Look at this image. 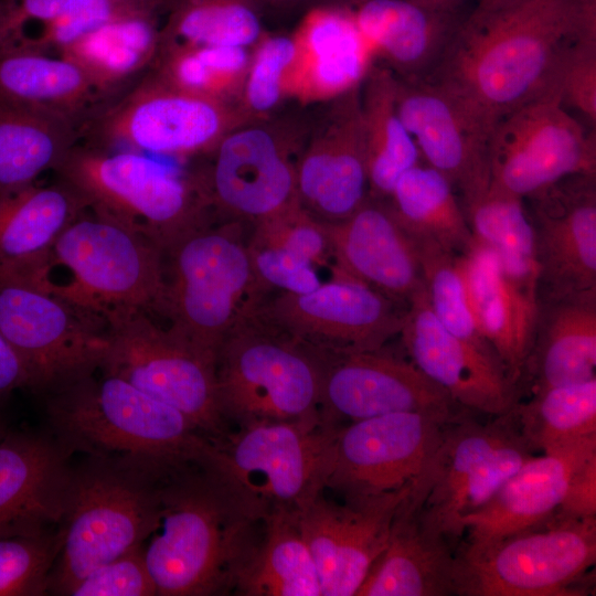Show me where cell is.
Here are the masks:
<instances>
[{"label":"cell","mask_w":596,"mask_h":596,"mask_svg":"<svg viewBox=\"0 0 596 596\" xmlns=\"http://www.w3.org/2000/svg\"><path fill=\"white\" fill-rule=\"evenodd\" d=\"M305 36L312 56L316 82L322 88L342 91L363 75L370 49L351 12H315L306 23Z\"/></svg>","instance_id":"7bdbcfd3"},{"label":"cell","mask_w":596,"mask_h":596,"mask_svg":"<svg viewBox=\"0 0 596 596\" xmlns=\"http://www.w3.org/2000/svg\"><path fill=\"white\" fill-rule=\"evenodd\" d=\"M588 36H596V0H526L501 10H475L424 79L497 123L526 103L560 93L570 50Z\"/></svg>","instance_id":"6da1fadb"},{"label":"cell","mask_w":596,"mask_h":596,"mask_svg":"<svg viewBox=\"0 0 596 596\" xmlns=\"http://www.w3.org/2000/svg\"><path fill=\"white\" fill-rule=\"evenodd\" d=\"M108 350L99 366L183 413L210 439L227 433L216 400L215 363L151 313L132 310L106 319Z\"/></svg>","instance_id":"8fae6325"},{"label":"cell","mask_w":596,"mask_h":596,"mask_svg":"<svg viewBox=\"0 0 596 596\" xmlns=\"http://www.w3.org/2000/svg\"><path fill=\"white\" fill-rule=\"evenodd\" d=\"M243 223L207 221L163 252V292L157 315L215 363L230 331L267 296L255 279Z\"/></svg>","instance_id":"8992f818"},{"label":"cell","mask_w":596,"mask_h":596,"mask_svg":"<svg viewBox=\"0 0 596 596\" xmlns=\"http://www.w3.org/2000/svg\"><path fill=\"white\" fill-rule=\"evenodd\" d=\"M0 332L19 354L30 389L45 394L99 369L106 322L26 284L0 278Z\"/></svg>","instance_id":"4fadbf2b"},{"label":"cell","mask_w":596,"mask_h":596,"mask_svg":"<svg viewBox=\"0 0 596 596\" xmlns=\"http://www.w3.org/2000/svg\"><path fill=\"white\" fill-rule=\"evenodd\" d=\"M295 514L277 513L264 521L257 549L242 571L234 594L322 596L317 567Z\"/></svg>","instance_id":"8d00e7d4"},{"label":"cell","mask_w":596,"mask_h":596,"mask_svg":"<svg viewBox=\"0 0 596 596\" xmlns=\"http://www.w3.org/2000/svg\"><path fill=\"white\" fill-rule=\"evenodd\" d=\"M47 395L50 432L72 455L171 466L195 459L202 435L177 408L103 373Z\"/></svg>","instance_id":"3957f363"},{"label":"cell","mask_w":596,"mask_h":596,"mask_svg":"<svg viewBox=\"0 0 596 596\" xmlns=\"http://www.w3.org/2000/svg\"><path fill=\"white\" fill-rule=\"evenodd\" d=\"M77 141L74 121L0 96V196L53 171Z\"/></svg>","instance_id":"836d02e7"},{"label":"cell","mask_w":596,"mask_h":596,"mask_svg":"<svg viewBox=\"0 0 596 596\" xmlns=\"http://www.w3.org/2000/svg\"><path fill=\"white\" fill-rule=\"evenodd\" d=\"M323 225L332 273L356 279L406 304L424 287L414 241L387 202L368 196L348 217Z\"/></svg>","instance_id":"d4e9b609"},{"label":"cell","mask_w":596,"mask_h":596,"mask_svg":"<svg viewBox=\"0 0 596 596\" xmlns=\"http://www.w3.org/2000/svg\"><path fill=\"white\" fill-rule=\"evenodd\" d=\"M6 279L58 297L105 322L116 312L157 313L163 292V251L86 211L43 257Z\"/></svg>","instance_id":"277c9868"},{"label":"cell","mask_w":596,"mask_h":596,"mask_svg":"<svg viewBox=\"0 0 596 596\" xmlns=\"http://www.w3.org/2000/svg\"><path fill=\"white\" fill-rule=\"evenodd\" d=\"M476 323L520 386L538 309V290L515 281L496 254L473 241L456 256Z\"/></svg>","instance_id":"83f0119b"},{"label":"cell","mask_w":596,"mask_h":596,"mask_svg":"<svg viewBox=\"0 0 596 596\" xmlns=\"http://www.w3.org/2000/svg\"><path fill=\"white\" fill-rule=\"evenodd\" d=\"M8 433V427L2 416L0 415V439Z\"/></svg>","instance_id":"6f0895ef"},{"label":"cell","mask_w":596,"mask_h":596,"mask_svg":"<svg viewBox=\"0 0 596 596\" xmlns=\"http://www.w3.org/2000/svg\"><path fill=\"white\" fill-rule=\"evenodd\" d=\"M322 352L268 321L258 307L225 337L215 359L220 413L227 424L320 417Z\"/></svg>","instance_id":"9c48e42d"},{"label":"cell","mask_w":596,"mask_h":596,"mask_svg":"<svg viewBox=\"0 0 596 596\" xmlns=\"http://www.w3.org/2000/svg\"><path fill=\"white\" fill-rule=\"evenodd\" d=\"M464 212L473 241L490 248L515 281L538 290L539 268L524 200L489 187Z\"/></svg>","instance_id":"f35d334b"},{"label":"cell","mask_w":596,"mask_h":596,"mask_svg":"<svg viewBox=\"0 0 596 596\" xmlns=\"http://www.w3.org/2000/svg\"><path fill=\"white\" fill-rule=\"evenodd\" d=\"M400 336L413 364L460 406L493 417L520 401L521 389L499 356L449 332L429 308L424 287L409 300Z\"/></svg>","instance_id":"44dd1931"},{"label":"cell","mask_w":596,"mask_h":596,"mask_svg":"<svg viewBox=\"0 0 596 596\" xmlns=\"http://www.w3.org/2000/svg\"><path fill=\"white\" fill-rule=\"evenodd\" d=\"M361 111L352 108L333 139L313 147L296 169L299 204L323 223L351 215L369 193Z\"/></svg>","instance_id":"f546056e"},{"label":"cell","mask_w":596,"mask_h":596,"mask_svg":"<svg viewBox=\"0 0 596 596\" xmlns=\"http://www.w3.org/2000/svg\"><path fill=\"white\" fill-rule=\"evenodd\" d=\"M29 387L25 364L0 332V403L14 390Z\"/></svg>","instance_id":"db71d44e"},{"label":"cell","mask_w":596,"mask_h":596,"mask_svg":"<svg viewBox=\"0 0 596 596\" xmlns=\"http://www.w3.org/2000/svg\"><path fill=\"white\" fill-rule=\"evenodd\" d=\"M170 467L88 456L72 466L49 594L68 596L91 571L143 545Z\"/></svg>","instance_id":"5b68a950"},{"label":"cell","mask_w":596,"mask_h":596,"mask_svg":"<svg viewBox=\"0 0 596 596\" xmlns=\"http://www.w3.org/2000/svg\"><path fill=\"white\" fill-rule=\"evenodd\" d=\"M254 226L249 238L283 248L312 265L331 266V251L324 225L296 202L281 213Z\"/></svg>","instance_id":"bcb514c9"},{"label":"cell","mask_w":596,"mask_h":596,"mask_svg":"<svg viewBox=\"0 0 596 596\" xmlns=\"http://www.w3.org/2000/svg\"><path fill=\"white\" fill-rule=\"evenodd\" d=\"M396 106L422 161L459 192L462 210L488 190L494 121L430 79L397 82Z\"/></svg>","instance_id":"d6986e66"},{"label":"cell","mask_w":596,"mask_h":596,"mask_svg":"<svg viewBox=\"0 0 596 596\" xmlns=\"http://www.w3.org/2000/svg\"><path fill=\"white\" fill-rule=\"evenodd\" d=\"M433 461L397 507L386 546L355 596L455 595V550L422 517Z\"/></svg>","instance_id":"484cf974"},{"label":"cell","mask_w":596,"mask_h":596,"mask_svg":"<svg viewBox=\"0 0 596 596\" xmlns=\"http://www.w3.org/2000/svg\"><path fill=\"white\" fill-rule=\"evenodd\" d=\"M454 422L425 412H400L340 426L324 489L343 501H358L412 483L432 464Z\"/></svg>","instance_id":"2e32d148"},{"label":"cell","mask_w":596,"mask_h":596,"mask_svg":"<svg viewBox=\"0 0 596 596\" xmlns=\"http://www.w3.org/2000/svg\"><path fill=\"white\" fill-rule=\"evenodd\" d=\"M89 11H146L150 7L127 0H0V57L49 54L55 21Z\"/></svg>","instance_id":"b9f144b4"},{"label":"cell","mask_w":596,"mask_h":596,"mask_svg":"<svg viewBox=\"0 0 596 596\" xmlns=\"http://www.w3.org/2000/svg\"><path fill=\"white\" fill-rule=\"evenodd\" d=\"M352 15L369 49L381 52L407 81L430 75L458 26L454 15L412 0H364Z\"/></svg>","instance_id":"4dcf8cb0"},{"label":"cell","mask_w":596,"mask_h":596,"mask_svg":"<svg viewBox=\"0 0 596 596\" xmlns=\"http://www.w3.org/2000/svg\"><path fill=\"white\" fill-rule=\"evenodd\" d=\"M512 409L534 451H551L596 435V377L533 392Z\"/></svg>","instance_id":"ab89813d"},{"label":"cell","mask_w":596,"mask_h":596,"mask_svg":"<svg viewBox=\"0 0 596 596\" xmlns=\"http://www.w3.org/2000/svg\"><path fill=\"white\" fill-rule=\"evenodd\" d=\"M0 96L60 115L78 127L105 103L77 64L50 54L0 57Z\"/></svg>","instance_id":"e575fe53"},{"label":"cell","mask_w":596,"mask_h":596,"mask_svg":"<svg viewBox=\"0 0 596 596\" xmlns=\"http://www.w3.org/2000/svg\"><path fill=\"white\" fill-rule=\"evenodd\" d=\"M339 428L321 416L242 425L221 439L203 436L195 460L265 521L277 513H297L324 491Z\"/></svg>","instance_id":"52a82bcc"},{"label":"cell","mask_w":596,"mask_h":596,"mask_svg":"<svg viewBox=\"0 0 596 596\" xmlns=\"http://www.w3.org/2000/svg\"><path fill=\"white\" fill-rule=\"evenodd\" d=\"M387 202L401 226L413 237L434 241L459 255L473 236L451 183L436 169L421 162L396 181Z\"/></svg>","instance_id":"d590c367"},{"label":"cell","mask_w":596,"mask_h":596,"mask_svg":"<svg viewBox=\"0 0 596 596\" xmlns=\"http://www.w3.org/2000/svg\"><path fill=\"white\" fill-rule=\"evenodd\" d=\"M455 560V595H586L596 561V518L553 517L486 545L459 543Z\"/></svg>","instance_id":"30bf717a"},{"label":"cell","mask_w":596,"mask_h":596,"mask_svg":"<svg viewBox=\"0 0 596 596\" xmlns=\"http://www.w3.org/2000/svg\"><path fill=\"white\" fill-rule=\"evenodd\" d=\"M155 582L145 558V544L91 571L70 596H153Z\"/></svg>","instance_id":"7dc6e473"},{"label":"cell","mask_w":596,"mask_h":596,"mask_svg":"<svg viewBox=\"0 0 596 596\" xmlns=\"http://www.w3.org/2000/svg\"><path fill=\"white\" fill-rule=\"evenodd\" d=\"M596 174L595 130L587 131L547 93L503 115L490 141V185L521 199L572 174Z\"/></svg>","instance_id":"9a60e30c"},{"label":"cell","mask_w":596,"mask_h":596,"mask_svg":"<svg viewBox=\"0 0 596 596\" xmlns=\"http://www.w3.org/2000/svg\"><path fill=\"white\" fill-rule=\"evenodd\" d=\"M60 544L57 528L0 538V596L49 594V578Z\"/></svg>","instance_id":"f6af8a7d"},{"label":"cell","mask_w":596,"mask_h":596,"mask_svg":"<svg viewBox=\"0 0 596 596\" xmlns=\"http://www.w3.org/2000/svg\"><path fill=\"white\" fill-rule=\"evenodd\" d=\"M264 521L195 459L161 476L157 523L145 558L159 596L235 590L259 543Z\"/></svg>","instance_id":"7a4b0ae2"},{"label":"cell","mask_w":596,"mask_h":596,"mask_svg":"<svg viewBox=\"0 0 596 596\" xmlns=\"http://www.w3.org/2000/svg\"><path fill=\"white\" fill-rule=\"evenodd\" d=\"M411 237L416 246L427 302L435 317L454 336L496 353L473 318L457 255L434 241Z\"/></svg>","instance_id":"ee69618b"},{"label":"cell","mask_w":596,"mask_h":596,"mask_svg":"<svg viewBox=\"0 0 596 596\" xmlns=\"http://www.w3.org/2000/svg\"><path fill=\"white\" fill-rule=\"evenodd\" d=\"M397 81L375 73L361 111L368 184L374 199H387L398 178L423 162L417 146L400 118Z\"/></svg>","instance_id":"74e56055"},{"label":"cell","mask_w":596,"mask_h":596,"mask_svg":"<svg viewBox=\"0 0 596 596\" xmlns=\"http://www.w3.org/2000/svg\"><path fill=\"white\" fill-rule=\"evenodd\" d=\"M190 47L193 49L207 73L210 98H212L211 92L217 86L219 79L223 75H231L242 70L247 60L243 46L210 45Z\"/></svg>","instance_id":"f5cc1de1"},{"label":"cell","mask_w":596,"mask_h":596,"mask_svg":"<svg viewBox=\"0 0 596 596\" xmlns=\"http://www.w3.org/2000/svg\"><path fill=\"white\" fill-rule=\"evenodd\" d=\"M319 412L322 421L345 423L400 412H425L449 421L473 413L422 373L409 359L384 348L322 352Z\"/></svg>","instance_id":"ac0fdd59"},{"label":"cell","mask_w":596,"mask_h":596,"mask_svg":"<svg viewBox=\"0 0 596 596\" xmlns=\"http://www.w3.org/2000/svg\"><path fill=\"white\" fill-rule=\"evenodd\" d=\"M157 17L142 13L113 19L67 44L56 55L77 64L108 102L151 70L160 49Z\"/></svg>","instance_id":"1f68e13d"},{"label":"cell","mask_w":596,"mask_h":596,"mask_svg":"<svg viewBox=\"0 0 596 596\" xmlns=\"http://www.w3.org/2000/svg\"><path fill=\"white\" fill-rule=\"evenodd\" d=\"M532 456L512 408L486 423L468 415L449 424L434 459L424 523L456 551L462 518L483 507Z\"/></svg>","instance_id":"7c38bea8"},{"label":"cell","mask_w":596,"mask_h":596,"mask_svg":"<svg viewBox=\"0 0 596 596\" xmlns=\"http://www.w3.org/2000/svg\"><path fill=\"white\" fill-rule=\"evenodd\" d=\"M85 210L159 246L209 221L192 178L142 152L77 142L53 170Z\"/></svg>","instance_id":"ba28073f"},{"label":"cell","mask_w":596,"mask_h":596,"mask_svg":"<svg viewBox=\"0 0 596 596\" xmlns=\"http://www.w3.org/2000/svg\"><path fill=\"white\" fill-rule=\"evenodd\" d=\"M292 40L276 36L266 40L259 49L247 84V98L256 110H267L278 100L281 75L295 58L297 49Z\"/></svg>","instance_id":"f907efd6"},{"label":"cell","mask_w":596,"mask_h":596,"mask_svg":"<svg viewBox=\"0 0 596 596\" xmlns=\"http://www.w3.org/2000/svg\"><path fill=\"white\" fill-rule=\"evenodd\" d=\"M192 179L206 209L214 206L222 221L255 225L298 202L296 169L262 129L223 139L210 171Z\"/></svg>","instance_id":"603a6c76"},{"label":"cell","mask_w":596,"mask_h":596,"mask_svg":"<svg viewBox=\"0 0 596 596\" xmlns=\"http://www.w3.org/2000/svg\"><path fill=\"white\" fill-rule=\"evenodd\" d=\"M72 453L52 433H7L0 439V538L58 526Z\"/></svg>","instance_id":"cb8c5ba5"},{"label":"cell","mask_w":596,"mask_h":596,"mask_svg":"<svg viewBox=\"0 0 596 596\" xmlns=\"http://www.w3.org/2000/svg\"><path fill=\"white\" fill-rule=\"evenodd\" d=\"M86 212L79 198L56 180L0 196V278L43 257L61 232Z\"/></svg>","instance_id":"d6a6232c"},{"label":"cell","mask_w":596,"mask_h":596,"mask_svg":"<svg viewBox=\"0 0 596 596\" xmlns=\"http://www.w3.org/2000/svg\"><path fill=\"white\" fill-rule=\"evenodd\" d=\"M524 200L538 297L596 289V174H572Z\"/></svg>","instance_id":"7402d4cb"},{"label":"cell","mask_w":596,"mask_h":596,"mask_svg":"<svg viewBox=\"0 0 596 596\" xmlns=\"http://www.w3.org/2000/svg\"><path fill=\"white\" fill-rule=\"evenodd\" d=\"M526 0H480L476 10L492 11L514 7Z\"/></svg>","instance_id":"9f6ffc18"},{"label":"cell","mask_w":596,"mask_h":596,"mask_svg":"<svg viewBox=\"0 0 596 596\" xmlns=\"http://www.w3.org/2000/svg\"><path fill=\"white\" fill-rule=\"evenodd\" d=\"M596 377V289L538 297L521 380L530 393Z\"/></svg>","instance_id":"f1b7e54d"},{"label":"cell","mask_w":596,"mask_h":596,"mask_svg":"<svg viewBox=\"0 0 596 596\" xmlns=\"http://www.w3.org/2000/svg\"><path fill=\"white\" fill-rule=\"evenodd\" d=\"M562 103L596 124V36L578 40L570 50L560 77Z\"/></svg>","instance_id":"681fc988"},{"label":"cell","mask_w":596,"mask_h":596,"mask_svg":"<svg viewBox=\"0 0 596 596\" xmlns=\"http://www.w3.org/2000/svg\"><path fill=\"white\" fill-rule=\"evenodd\" d=\"M160 29V47L246 46L259 36L255 11L241 0H173Z\"/></svg>","instance_id":"60d3db41"},{"label":"cell","mask_w":596,"mask_h":596,"mask_svg":"<svg viewBox=\"0 0 596 596\" xmlns=\"http://www.w3.org/2000/svg\"><path fill=\"white\" fill-rule=\"evenodd\" d=\"M223 126V111L213 98L179 89L148 72L79 125L78 142L107 150L184 155L211 146Z\"/></svg>","instance_id":"5bb4252c"},{"label":"cell","mask_w":596,"mask_h":596,"mask_svg":"<svg viewBox=\"0 0 596 596\" xmlns=\"http://www.w3.org/2000/svg\"><path fill=\"white\" fill-rule=\"evenodd\" d=\"M555 518H596V451L573 471Z\"/></svg>","instance_id":"816d5d0a"},{"label":"cell","mask_w":596,"mask_h":596,"mask_svg":"<svg viewBox=\"0 0 596 596\" xmlns=\"http://www.w3.org/2000/svg\"><path fill=\"white\" fill-rule=\"evenodd\" d=\"M247 248L257 285L266 295L305 294L321 284L316 267L283 248L263 244L249 237Z\"/></svg>","instance_id":"c3c4849f"},{"label":"cell","mask_w":596,"mask_h":596,"mask_svg":"<svg viewBox=\"0 0 596 596\" xmlns=\"http://www.w3.org/2000/svg\"><path fill=\"white\" fill-rule=\"evenodd\" d=\"M596 451V435L532 456L480 509L462 518L465 540L480 546L551 520L576 467Z\"/></svg>","instance_id":"4316f807"},{"label":"cell","mask_w":596,"mask_h":596,"mask_svg":"<svg viewBox=\"0 0 596 596\" xmlns=\"http://www.w3.org/2000/svg\"><path fill=\"white\" fill-rule=\"evenodd\" d=\"M417 4L432 11L455 15L457 10L466 0H412Z\"/></svg>","instance_id":"11a10c76"},{"label":"cell","mask_w":596,"mask_h":596,"mask_svg":"<svg viewBox=\"0 0 596 596\" xmlns=\"http://www.w3.org/2000/svg\"><path fill=\"white\" fill-rule=\"evenodd\" d=\"M414 482L343 503L326 499L322 492L296 513L319 574L322 596H355L386 546L396 509Z\"/></svg>","instance_id":"ffe728a7"},{"label":"cell","mask_w":596,"mask_h":596,"mask_svg":"<svg viewBox=\"0 0 596 596\" xmlns=\"http://www.w3.org/2000/svg\"><path fill=\"white\" fill-rule=\"evenodd\" d=\"M408 304L356 279L332 278L305 294H269L258 311L313 350L328 353L372 351L400 334Z\"/></svg>","instance_id":"e0dca14e"}]
</instances>
